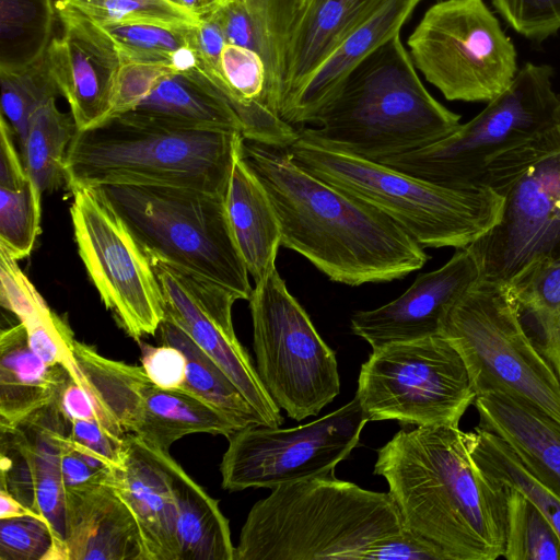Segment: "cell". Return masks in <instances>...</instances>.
Instances as JSON below:
<instances>
[{
    "label": "cell",
    "instance_id": "obj_24",
    "mask_svg": "<svg viewBox=\"0 0 560 560\" xmlns=\"http://www.w3.org/2000/svg\"><path fill=\"white\" fill-rule=\"evenodd\" d=\"M304 0H222L209 12L226 42L256 52L262 60L280 113L287 60L294 26Z\"/></svg>",
    "mask_w": 560,
    "mask_h": 560
},
{
    "label": "cell",
    "instance_id": "obj_2",
    "mask_svg": "<svg viewBox=\"0 0 560 560\" xmlns=\"http://www.w3.org/2000/svg\"><path fill=\"white\" fill-rule=\"evenodd\" d=\"M475 435L452 425L402 429L376 451L374 474L404 525L448 560H495L504 551L506 488L477 465Z\"/></svg>",
    "mask_w": 560,
    "mask_h": 560
},
{
    "label": "cell",
    "instance_id": "obj_35",
    "mask_svg": "<svg viewBox=\"0 0 560 560\" xmlns=\"http://www.w3.org/2000/svg\"><path fill=\"white\" fill-rule=\"evenodd\" d=\"M77 131L72 115L61 112L56 98L34 114L20 154L42 194L67 186L66 160Z\"/></svg>",
    "mask_w": 560,
    "mask_h": 560
},
{
    "label": "cell",
    "instance_id": "obj_17",
    "mask_svg": "<svg viewBox=\"0 0 560 560\" xmlns=\"http://www.w3.org/2000/svg\"><path fill=\"white\" fill-rule=\"evenodd\" d=\"M151 265L164 299V318L185 330L224 371L265 425L283 424L281 409L262 385L248 352L235 335L232 307L237 296L202 277L160 261Z\"/></svg>",
    "mask_w": 560,
    "mask_h": 560
},
{
    "label": "cell",
    "instance_id": "obj_6",
    "mask_svg": "<svg viewBox=\"0 0 560 560\" xmlns=\"http://www.w3.org/2000/svg\"><path fill=\"white\" fill-rule=\"evenodd\" d=\"M285 150L301 168L384 212L424 248L467 247L503 213L504 197L486 186L438 185L301 137Z\"/></svg>",
    "mask_w": 560,
    "mask_h": 560
},
{
    "label": "cell",
    "instance_id": "obj_12",
    "mask_svg": "<svg viewBox=\"0 0 560 560\" xmlns=\"http://www.w3.org/2000/svg\"><path fill=\"white\" fill-rule=\"evenodd\" d=\"M407 45L415 67L448 101L488 103L517 72L514 45L483 0L434 3Z\"/></svg>",
    "mask_w": 560,
    "mask_h": 560
},
{
    "label": "cell",
    "instance_id": "obj_5",
    "mask_svg": "<svg viewBox=\"0 0 560 560\" xmlns=\"http://www.w3.org/2000/svg\"><path fill=\"white\" fill-rule=\"evenodd\" d=\"M234 131L189 129L127 112L78 130L67 154V188L163 185L224 196Z\"/></svg>",
    "mask_w": 560,
    "mask_h": 560
},
{
    "label": "cell",
    "instance_id": "obj_48",
    "mask_svg": "<svg viewBox=\"0 0 560 560\" xmlns=\"http://www.w3.org/2000/svg\"><path fill=\"white\" fill-rule=\"evenodd\" d=\"M22 516H33L47 521L44 515L36 513L16 500L8 491L0 489V518H14Z\"/></svg>",
    "mask_w": 560,
    "mask_h": 560
},
{
    "label": "cell",
    "instance_id": "obj_21",
    "mask_svg": "<svg viewBox=\"0 0 560 560\" xmlns=\"http://www.w3.org/2000/svg\"><path fill=\"white\" fill-rule=\"evenodd\" d=\"M125 440V465L112 485L137 520L147 560H178L177 504L161 450L132 434Z\"/></svg>",
    "mask_w": 560,
    "mask_h": 560
},
{
    "label": "cell",
    "instance_id": "obj_8",
    "mask_svg": "<svg viewBox=\"0 0 560 560\" xmlns=\"http://www.w3.org/2000/svg\"><path fill=\"white\" fill-rule=\"evenodd\" d=\"M560 124L552 69L526 63L509 88L448 136L381 163L452 188L485 186L512 153Z\"/></svg>",
    "mask_w": 560,
    "mask_h": 560
},
{
    "label": "cell",
    "instance_id": "obj_29",
    "mask_svg": "<svg viewBox=\"0 0 560 560\" xmlns=\"http://www.w3.org/2000/svg\"><path fill=\"white\" fill-rule=\"evenodd\" d=\"M170 470L177 504L178 560H235L229 520L219 501L197 483L170 455L161 451Z\"/></svg>",
    "mask_w": 560,
    "mask_h": 560
},
{
    "label": "cell",
    "instance_id": "obj_19",
    "mask_svg": "<svg viewBox=\"0 0 560 560\" xmlns=\"http://www.w3.org/2000/svg\"><path fill=\"white\" fill-rule=\"evenodd\" d=\"M482 262L469 245L440 268L421 273L397 299L351 317L352 332L372 349L441 335L457 301L482 277Z\"/></svg>",
    "mask_w": 560,
    "mask_h": 560
},
{
    "label": "cell",
    "instance_id": "obj_20",
    "mask_svg": "<svg viewBox=\"0 0 560 560\" xmlns=\"http://www.w3.org/2000/svg\"><path fill=\"white\" fill-rule=\"evenodd\" d=\"M65 492L67 560H147L137 520L112 482Z\"/></svg>",
    "mask_w": 560,
    "mask_h": 560
},
{
    "label": "cell",
    "instance_id": "obj_28",
    "mask_svg": "<svg viewBox=\"0 0 560 560\" xmlns=\"http://www.w3.org/2000/svg\"><path fill=\"white\" fill-rule=\"evenodd\" d=\"M130 112L189 129L243 130L235 112L198 68L165 75Z\"/></svg>",
    "mask_w": 560,
    "mask_h": 560
},
{
    "label": "cell",
    "instance_id": "obj_51",
    "mask_svg": "<svg viewBox=\"0 0 560 560\" xmlns=\"http://www.w3.org/2000/svg\"><path fill=\"white\" fill-rule=\"evenodd\" d=\"M55 1H58V0H55Z\"/></svg>",
    "mask_w": 560,
    "mask_h": 560
},
{
    "label": "cell",
    "instance_id": "obj_49",
    "mask_svg": "<svg viewBox=\"0 0 560 560\" xmlns=\"http://www.w3.org/2000/svg\"><path fill=\"white\" fill-rule=\"evenodd\" d=\"M178 5L183 7L190 13H192L195 16L200 19L202 15H205L207 12H209L214 4L211 2V0H171Z\"/></svg>",
    "mask_w": 560,
    "mask_h": 560
},
{
    "label": "cell",
    "instance_id": "obj_31",
    "mask_svg": "<svg viewBox=\"0 0 560 560\" xmlns=\"http://www.w3.org/2000/svg\"><path fill=\"white\" fill-rule=\"evenodd\" d=\"M14 427L21 431L28 448L39 510L66 551V492L61 474V454L63 441L70 434L71 422L56 399Z\"/></svg>",
    "mask_w": 560,
    "mask_h": 560
},
{
    "label": "cell",
    "instance_id": "obj_46",
    "mask_svg": "<svg viewBox=\"0 0 560 560\" xmlns=\"http://www.w3.org/2000/svg\"><path fill=\"white\" fill-rule=\"evenodd\" d=\"M70 439L106 462L114 469H121L126 460V440L121 439L97 420H71Z\"/></svg>",
    "mask_w": 560,
    "mask_h": 560
},
{
    "label": "cell",
    "instance_id": "obj_15",
    "mask_svg": "<svg viewBox=\"0 0 560 560\" xmlns=\"http://www.w3.org/2000/svg\"><path fill=\"white\" fill-rule=\"evenodd\" d=\"M75 364L103 407L126 434L152 448L168 452L187 434H221L226 439L243 427L200 397L153 383L142 366L112 360L94 348L73 343Z\"/></svg>",
    "mask_w": 560,
    "mask_h": 560
},
{
    "label": "cell",
    "instance_id": "obj_36",
    "mask_svg": "<svg viewBox=\"0 0 560 560\" xmlns=\"http://www.w3.org/2000/svg\"><path fill=\"white\" fill-rule=\"evenodd\" d=\"M472 456L493 481L524 494L549 520L560 536V495L539 480L500 436L477 427Z\"/></svg>",
    "mask_w": 560,
    "mask_h": 560
},
{
    "label": "cell",
    "instance_id": "obj_26",
    "mask_svg": "<svg viewBox=\"0 0 560 560\" xmlns=\"http://www.w3.org/2000/svg\"><path fill=\"white\" fill-rule=\"evenodd\" d=\"M386 0H304L287 60L281 109L328 55Z\"/></svg>",
    "mask_w": 560,
    "mask_h": 560
},
{
    "label": "cell",
    "instance_id": "obj_39",
    "mask_svg": "<svg viewBox=\"0 0 560 560\" xmlns=\"http://www.w3.org/2000/svg\"><path fill=\"white\" fill-rule=\"evenodd\" d=\"M506 488L508 560H560V536L549 520L524 494Z\"/></svg>",
    "mask_w": 560,
    "mask_h": 560
},
{
    "label": "cell",
    "instance_id": "obj_38",
    "mask_svg": "<svg viewBox=\"0 0 560 560\" xmlns=\"http://www.w3.org/2000/svg\"><path fill=\"white\" fill-rule=\"evenodd\" d=\"M0 84L1 117L12 128L21 148L34 114L49 100L61 96L46 50L25 65L0 67Z\"/></svg>",
    "mask_w": 560,
    "mask_h": 560
},
{
    "label": "cell",
    "instance_id": "obj_40",
    "mask_svg": "<svg viewBox=\"0 0 560 560\" xmlns=\"http://www.w3.org/2000/svg\"><path fill=\"white\" fill-rule=\"evenodd\" d=\"M0 560H67L47 521L22 516L0 518Z\"/></svg>",
    "mask_w": 560,
    "mask_h": 560
},
{
    "label": "cell",
    "instance_id": "obj_14",
    "mask_svg": "<svg viewBox=\"0 0 560 560\" xmlns=\"http://www.w3.org/2000/svg\"><path fill=\"white\" fill-rule=\"evenodd\" d=\"M72 195L78 252L103 303L133 339L154 335L165 307L148 256L96 188H78Z\"/></svg>",
    "mask_w": 560,
    "mask_h": 560
},
{
    "label": "cell",
    "instance_id": "obj_44",
    "mask_svg": "<svg viewBox=\"0 0 560 560\" xmlns=\"http://www.w3.org/2000/svg\"><path fill=\"white\" fill-rule=\"evenodd\" d=\"M492 4L526 38L542 40L560 30V0H492Z\"/></svg>",
    "mask_w": 560,
    "mask_h": 560
},
{
    "label": "cell",
    "instance_id": "obj_27",
    "mask_svg": "<svg viewBox=\"0 0 560 560\" xmlns=\"http://www.w3.org/2000/svg\"><path fill=\"white\" fill-rule=\"evenodd\" d=\"M63 365H48L31 349L25 326L0 335V427H14L55 401L69 376Z\"/></svg>",
    "mask_w": 560,
    "mask_h": 560
},
{
    "label": "cell",
    "instance_id": "obj_42",
    "mask_svg": "<svg viewBox=\"0 0 560 560\" xmlns=\"http://www.w3.org/2000/svg\"><path fill=\"white\" fill-rule=\"evenodd\" d=\"M59 1V0H58ZM96 22L156 21L198 24L199 19L171 0H60Z\"/></svg>",
    "mask_w": 560,
    "mask_h": 560
},
{
    "label": "cell",
    "instance_id": "obj_7",
    "mask_svg": "<svg viewBox=\"0 0 560 560\" xmlns=\"http://www.w3.org/2000/svg\"><path fill=\"white\" fill-rule=\"evenodd\" d=\"M133 235L150 262L202 277L248 300L253 288L235 243L224 196L163 185L94 187Z\"/></svg>",
    "mask_w": 560,
    "mask_h": 560
},
{
    "label": "cell",
    "instance_id": "obj_43",
    "mask_svg": "<svg viewBox=\"0 0 560 560\" xmlns=\"http://www.w3.org/2000/svg\"><path fill=\"white\" fill-rule=\"evenodd\" d=\"M0 489L8 491L24 505L42 514L33 465L25 440L18 427H0Z\"/></svg>",
    "mask_w": 560,
    "mask_h": 560
},
{
    "label": "cell",
    "instance_id": "obj_11",
    "mask_svg": "<svg viewBox=\"0 0 560 560\" xmlns=\"http://www.w3.org/2000/svg\"><path fill=\"white\" fill-rule=\"evenodd\" d=\"M355 397L369 421L458 427L476 394L462 357L441 334L372 349Z\"/></svg>",
    "mask_w": 560,
    "mask_h": 560
},
{
    "label": "cell",
    "instance_id": "obj_47",
    "mask_svg": "<svg viewBox=\"0 0 560 560\" xmlns=\"http://www.w3.org/2000/svg\"><path fill=\"white\" fill-rule=\"evenodd\" d=\"M141 363L149 378L168 389H183L186 380V357L171 345L159 347L141 345Z\"/></svg>",
    "mask_w": 560,
    "mask_h": 560
},
{
    "label": "cell",
    "instance_id": "obj_18",
    "mask_svg": "<svg viewBox=\"0 0 560 560\" xmlns=\"http://www.w3.org/2000/svg\"><path fill=\"white\" fill-rule=\"evenodd\" d=\"M55 10L61 30L46 49L48 66L78 130H85L112 116L124 60L96 21L65 1H55Z\"/></svg>",
    "mask_w": 560,
    "mask_h": 560
},
{
    "label": "cell",
    "instance_id": "obj_45",
    "mask_svg": "<svg viewBox=\"0 0 560 560\" xmlns=\"http://www.w3.org/2000/svg\"><path fill=\"white\" fill-rule=\"evenodd\" d=\"M173 72L177 71L166 63L124 61L115 80L112 116L135 109L165 75Z\"/></svg>",
    "mask_w": 560,
    "mask_h": 560
},
{
    "label": "cell",
    "instance_id": "obj_25",
    "mask_svg": "<svg viewBox=\"0 0 560 560\" xmlns=\"http://www.w3.org/2000/svg\"><path fill=\"white\" fill-rule=\"evenodd\" d=\"M241 137L224 194L231 230L255 282L276 268L281 229L271 200L242 154Z\"/></svg>",
    "mask_w": 560,
    "mask_h": 560
},
{
    "label": "cell",
    "instance_id": "obj_50",
    "mask_svg": "<svg viewBox=\"0 0 560 560\" xmlns=\"http://www.w3.org/2000/svg\"><path fill=\"white\" fill-rule=\"evenodd\" d=\"M222 0H211V2L215 5L217 3L221 2Z\"/></svg>",
    "mask_w": 560,
    "mask_h": 560
},
{
    "label": "cell",
    "instance_id": "obj_41",
    "mask_svg": "<svg viewBox=\"0 0 560 560\" xmlns=\"http://www.w3.org/2000/svg\"><path fill=\"white\" fill-rule=\"evenodd\" d=\"M19 320L25 326L28 345L38 358L48 365L70 369L74 362L73 332L44 299L22 314Z\"/></svg>",
    "mask_w": 560,
    "mask_h": 560
},
{
    "label": "cell",
    "instance_id": "obj_3",
    "mask_svg": "<svg viewBox=\"0 0 560 560\" xmlns=\"http://www.w3.org/2000/svg\"><path fill=\"white\" fill-rule=\"evenodd\" d=\"M270 490L249 510L235 560H372L380 541L406 528L389 492L335 472Z\"/></svg>",
    "mask_w": 560,
    "mask_h": 560
},
{
    "label": "cell",
    "instance_id": "obj_4",
    "mask_svg": "<svg viewBox=\"0 0 560 560\" xmlns=\"http://www.w3.org/2000/svg\"><path fill=\"white\" fill-rule=\"evenodd\" d=\"M299 137L360 159H385L452 133L460 116L438 102L419 79L399 33L369 55Z\"/></svg>",
    "mask_w": 560,
    "mask_h": 560
},
{
    "label": "cell",
    "instance_id": "obj_10",
    "mask_svg": "<svg viewBox=\"0 0 560 560\" xmlns=\"http://www.w3.org/2000/svg\"><path fill=\"white\" fill-rule=\"evenodd\" d=\"M259 378L276 405L300 421L317 416L340 393L336 353L289 292L277 268L248 299Z\"/></svg>",
    "mask_w": 560,
    "mask_h": 560
},
{
    "label": "cell",
    "instance_id": "obj_9",
    "mask_svg": "<svg viewBox=\"0 0 560 560\" xmlns=\"http://www.w3.org/2000/svg\"><path fill=\"white\" fill-rule=\"evenodd\" d=\"M441 334L462 357L476 397L508 393L560 422V381L505 283L481 277L452 307Z\"/></svg>",
    "mask_w": 560,
    "mask_h": 560
},
{
    "label": "cell",
    "instance_id": "obj_23",
    "mask_svg": "<svg viewBox=\"0 0 560 560\" xmlns=\"http://www.w3.org/2000/svg\"><path fill=\"white\" fill-rule=\"evenodd\" d=\"M479 428L500 436L522 463L560 495V422L534 405L503 392L474 400Z\"/></svg>",
    "mask_w": 560,
    "mask_h": 560
},
{
    "label": "cell",
    "instance_id": "obj_22",
    "mask_svg": "<svg viewBox=\"0 0 560 560\" xmlns=\"http://www.w3.org/2000/svg\"><path fill=\"white\" fill-rule=\"evenodd\" d=\"M421 0H386L314 70L281 109L290 125L314 122L350 73L377 47L400 32Z\"/></svg>",
    "mask_w": 560,
    "mask_h": 560
},
{
    "label": "cell",
    "instance_id": "obj_1",
    "mask_svg": "<svg viewBox=\"0 0 560 560\" xmlns=\"http://www.w3.org/2000/svg\"><path fill=\"white\" fill-rule=\"evenodd\" d=\"M242 154L271 200L281 246L331 281L351 287L388 282L428 261L424 247L392 218L307 173L285 149L243 138Z\"/></svg>",
    "mask_w": 560,
    "mask_h": 560
},
{
    "label": "cell",
    "instance_id": "obj_16",
    "mask_svg": "<svg viewBox=\"0 0 560 560\" xmlns=\"http://www.w3.org/2000/svg\"><path fill=\"white\" fill-rule=\"evenodd\" d=\"M500 222L470 246L482 277L509 283L526 266L560 258V144L504 189Z\"/></svg>",
    "mask_w": 560,
    "mask_h": 560
},
{
    "label": "cell",
    "instance_id": "obj_33",
    "mask_svg": "<svg viewBox=\"0 0 560 560\" xmlns=\"http://www.w3.org/2000/svg\"><path fill=\"white\" fill-rule=\"evenodd\" d=\"M97 23L114 40L124 61L166 63L177 72L197 67V24L156 21Z\"/></svg>",
    "mask_w": 560,
    "mask_h": 560
},
{
    "label": "cell",
    "instance_id": "obj_34",
    "mask_svg": "<svg viewBox=\"0 0 560 560\" xmlns=\"http://www.w3.org/2000/svg\"><path fill=\"white\" fill-rule=\"evenodd\" d=\"M159 330L163 343L176 347L186 357L183 389L206 400L243 428L249 424L265 425L237 386L185 330L167 318L163 319Z\"/></svg>",
    "mask_w": 560,
    "mask_h": 560
},
{
    "label": "cell",
    "instance_id": "obj_13",
    "mask_svg": "<svg viewBox=\"0 0 560 560\" xmlns=\"http://www.w3.org/2000/svg\"><path fill=\"white\" fill-rule=\"evenodd\" d=\"M358 398L312 422L289 428L249 424L232 433L220 464L221 486L235 492L272 489L335 472L368 422Z\"/></svg>",
    "mask_w": 560,
    "mask_h": 560
},
{
    "label": "cell",
    "instance_id": "obj_37",
    "mask_svg": "<svg viewBox=\"0 0 560 560\" xmlns=\"http://www.w3.org/2000/svg\"><path fill=\"white\" fill-rule=\"evenodd\" d=\"M56 22L54 0H0V67L22 66L42 55Z\"/></svg>",
    "mask_w": 560,
    "mask_h": 560
},
{
    "label": "cell",
    "instance_id": "obj_30",
    "mask_svg": "<svg viewBox=\"0 0 560 560\" xmlns=\"http://www.w3.org/2000/svg\"><path fill=\"white\" fill-rule=\"evenodd\" d=\"M15 136L0 125V247L14 259L27 257L40 233L42 191L24 167Z\"/></svg>",
    "mask_w": 560,
    "mask_h": 560
},
{
    "label": "cell",
    "instance_id": "obj_32",
    "mask_svg": "<svg viewBox=\"0 0 560 560\" xmlns=\"http://www.w3.org/2000/svg\"><path fill=\"white\" fill-rule=\"evenodd\" d=\"M506 285L526 331L560 381V258L526 266Z\"/></svg>",
    "mask_w": 560,
    "mask_h": 560
}]
</instances>
